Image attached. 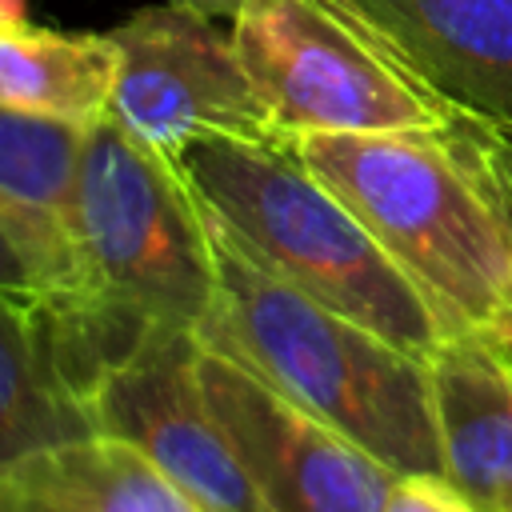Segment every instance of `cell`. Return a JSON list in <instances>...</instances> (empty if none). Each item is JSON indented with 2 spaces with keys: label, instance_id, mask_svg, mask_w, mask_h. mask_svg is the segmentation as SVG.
Here are the masks:
<instances>
[{
  "label": "cell",
  "instance_id": "cell-4",
  "mask_svg": "<svg viewBox=\"0 0 512 512\" xmlns=\"http://www.w3.org/2000/svg\"><path fill=\"white\" fill-rule=\"evenodd\" d=\"M80 292L136 324L184 328L216 308V256L200 200L180 168L112 116L84 128L72 196Z\"/></svg>",
  "mask_w": 512,
  "mask_h": 512
},
{
  "label": "cell",
  "instance_id": "cell-12",
  "mask_svg": "<svg viewBox=\"0 0 512 512\" xmlns=\"http://www.w3.org/2000/svg\"><path fill=\"white\" fill-rule=\"evenodd\" d=\"M84 124L0 104V216L32 252L48 292H80L72 252V196Z\"/></svg>",
  "mask_w": 512,
  "mask_h": 512
},
{
  "label": "cell",
  "instance_id": "cell-5",
  "mask_svg": "<svg viewBox=\"0 0 512 512\" xmlns=\"http://www.w3.org/2000/svg\"><path fill=\"white\" fill-rule=\"evenodd\" d=\"M228 24L240 64L284 140L448 132L464 120L340 0H244Z\"/></svg>",
  "mask_w": 512,
  "mask_h": 512
},
{
  "label": "cell",
  "instance_id": "cell-19",
  "mask_svg": "<svg viewBox=\"0 0 512 512\" xmlns=\"http://www.w3.org/2000/svg\"><path fill=\"white\" fill-rule=\"evenodd\" d=\"M28 20V0H0V28L24 24Z\"/></svg>",
  "mask_w": 512,
  "mask_h": 512
},
{
  "label": "cell",
  "instance_id": "cell-11",
  "mask_svg": "<svg viewBox=\"0 0 512 512\" xmlns=\"http://www.w3.org/2000/svg\"><path fill=\"white\" fill-rule=\"evenodd\" d=\"M440 472L480 508L512 512V348L448 336L428 360Z\"/></svg>",
  "mask_w": 512,
  "mask_h": 512
},
{
  "label": "cell",
  "instance_id": "cell-14",
  "mask_svg": "<svg viewBox=\"0 0 512 512\" xmlns=\"http://www.w3.org/2000/svg\"><path fill=\"white\" fill-rule=\"evenodd\" d=\"M116 64L108 32H56L28 20L0 28V104L88 128L108 116Z\"/></svg>",
  "mask_w": 512,
  "mask_h": 512
},
{
  "label": "cell",
  "instance_id": "cell-10",
  "mask_svg": "<svg viewBox=\"0 0 512 512\" xmlns=\"http://www.w3.org/2000/svg\"><path fill=\"white\" fill-rule=\"evenodd\" d=\"M464 116L512 136V0H340Z\"/></svg>",
  "mask_w": 512,
  "mask_h": 512
},
{
  "label": "cell",
  "instance_id": "cell-1",
  "mask_svg": "<svg viewBox=\"0 0 512 512\" xmlns=\"http://www.w3.org/2000/svg\"><path fill=\"white\" fill-rule=\"evenodd\" d=\"M204 220L216 256V308L196 332L200 348L236 360L396 476L440 472L428 364L284 284L208 212Z\"/></svg>",
  "mask_w": 512,
  "mask_h": 512
},
{
  "label": "cell",
  "instance_id": "cell-20",
  "mask_svg": "<svg viewBox=\"0 0 512 512\" xmlns=\"http://www.w3.org/2000/svg\"><path fill=\"white\" fill-rule=\"evenodd\" d=\"M504 136H508V132H504Z\"/></svg>",
  "mask_w": 512,
  "mask_h": 512
},
{
  "label": "cell",
  "instance_id": "cell-9",
  "mask_svg": "<svg viewBox=\"0 0 512 512\" xmlns=\"http://www.w3.org/2000/svg\"><path fill=\"white\" fill-rule=\"evenodd\" d=\"M100 364L72 304L56 292L0 288V468L96 436Z\"/></svg>",
  "mask_w": 512,
  "mask_h": 512
},
{
  "label": "cell",
  "instance_id": "cell-13",
  "mask_svg": "<svg viewBox=\"0 0 512 512\" xmlns=\"http://www.w3.org/2000/svg\"><path fill=\"white\" fill-rule=\"evenodd\" d=\"M0 512H204L144 452L84 436L0 468Z\"/></svg>",
  "mask_w": 512,
  "mask_h": 512
},
{
  "label": "cell",
  "instance_id": "cell-15",
  "mask_svg": "<svg viewBox=\"0 0 512 512\" xmlns=\"http://www.w3.org/2000/svg\"><path fill=\"white\" fill-rule=\"evenodd\" d=\"M452 132H456V144L464 148L468 164L476 168V176L484 180L488 196L496 200V208L504 212V220L512 228V136L488 128L472 116H464Z\"/></svg>",
  "mask_w": 512,
  "mask_h": 512
},
{
  "label": "cell",
  "instance_id": "cell-18",
  "mask_svg": "<svg viewBox=\"0 0 512 512\" xmlns=\"http://www.w3.org/2000/svg\"><path fill=\"white\" fill-rule=\"evenodd\" d=\"M172 4H184V8H192L200 16H212V20H232L244 0H172Z\"/></svg>",
  "mask_w": 512,
  "mask_h": 512
},
{
  "label": "cell",
  "instance_id": "cell-17",
  "mask_svg": "<svg viewBox=\"0 0 512 512\" xmlns=\"http://www.w3.org/2000/svg\"><path fill=\"white\" fill-rule=\"evenodd\" d=\"M0 288H24V292H48L44 276L32 260V252L24 248V240L16 236V228L0 216Z\"/></svg>",
  "mask_w": 512,
  "mask_h": 512
},
{
  "label": "cell",
  "instance_id": "cell-6",
  "mask_svg": "<svg viewBox=\"0 0 512 512\" xmlns=\"http://www.w3.org/2000/svg\"><path fill=\"white\" fill-rule=\"evenodd\" d=\"M108 36L120 56L108 116L152 152L176 160L208 132L284 140L220 20L168 0L136 8Z\"/></svg>",
  "mask_w": 512,
  "mask_h": 512
},
{
  "label": "cell",
  "instance_id": "cell-2",
  "mask_svg": "<svg viewBox=\"0 0 512 512\" xmlns=\"http://www.w3.org/2000/svg\"><path fill=\"white\" fill-rule=\"evenodd\" d=\"M200 208L272 276L416 360L456 336L292 140L196 136L176 160Z\"/></svg>",
  "mask_w": 512,
  "mask_h": 512
},
{
  "label": "cell",
  "instance_id": "cell-7",
  "mask_svg": "<svg viewBox=\"0 0 512 512\" xmlns=\"http://www.w3.org/2000/svg\"><path fill=\"white\" fill-rule=\"evenodd\" d=\"M196 360L192 332L148 328L96 384V432L144 452L204 512H268L204 400Z\"/></svg>",
  "mask_w": 512,
  "mask_h": 512
},
{
  "label": "cell",
  "instance_id": "cell-16",
  "mask_svg": "<svg viewBox=\"0 0 512 512\" xmlns=\"http://www.w3.org/2000/svg\"><path fill=\"white\" fill-rule=\"evenodd\" d=\"M384 512H480L444 472H404L392 480Z\"/></svg>",
  "mask_w": 512,
  "mask_h": 512
},
{
  "label": "cell",
  "instance_id": "cell-3",
  "mask_svg": "<svg viewBox=\"0 0 512 512\" xmlns=\"http://www.w3.org/2000/svg\"><path fill=\"white\" fill-rule=\"evenodd\" d=\"M452 332L512 348V228L456 132H340L292 140Z\"/></svg>",
  "mask_w": 512,
  "mask_h": 512
},
{
  "label": "cell",
  "instance_id": "cell-8",
  "mask_svg": "<svg viewBox=\"0 0 512 512\" xmlns=\"http://www.w3.org/2000/svg\"><path fill=\"white\" fill-rule=\"evenodd\" d=\"M196 376L268 512H384L396 472L356 440L212 348Z\"/></svg>",
  "mask_w": 512,
  "mask_h": 512
}]
</instances>
